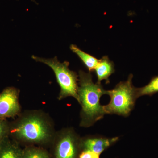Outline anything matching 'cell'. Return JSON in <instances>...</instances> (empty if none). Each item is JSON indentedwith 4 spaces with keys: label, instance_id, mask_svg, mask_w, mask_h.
Here are the masks:
<instances>
[{
    "label": "cell",
    "instance_id": "obj_10",
    "mask_svg": "<svg viewBox=\"0 0 158 158\" xmlns=\"http://www.w3.org/2000/svg\"><path fill=\"white\" fill-rule=\"evenodd\" d=\"M70 48L71 50L76 54L81 60L82 62L89 71L92 72L94 70L98 63L99 59L80 49L77 46L74 44L71 45Z\"/></svg>",
    "mask_w": 158,
    "mask_h": 158
},
{
    "label": "cell",
    "instance_id": "obj_13",
    "mask_svg": "<svg viewBox=\"0 0 158 158\" xmlns=\"http://www.w3.org/2000/svg\"><path fill=\"white\" fill-rule=\"evenodd\" d=\"M9 131L7 123L4 119H0V141L7 137Z\"/></svg>",
    "mask_w": 158,
    "mask_h": 158
},
{
    "label": "cell",
    "instance_id": "obj_14",
    "mask_svg": "<svg viewBox=\"0 0 158 158\" xmlns=\"http://www.w3.org/2000/svg\"><path fill=\"white\" fill-rule=\"evenodd\" d=\"M100 155L90 151H83L78 158H99Z\"/></svg>",
    "mask_w": 158,
    "mask_h": 158
},
{
    "label": "cell",
    "instance_id": "obj_11",
    "mask_svg": "<svg viewBox=\"0 0 158 158\" xmlns=\"http://www.w3.org/2000/svg\"><path fill=\"white\" fill-rule=\"evenodd\" d=\"M157 93H158V75L153 77L149 83L144 87L136 89L138 98L144 95L152 96Z\"/></svg>",
    "mask_w": 158,
    "mask_h": 158
},
{
    "label": "cell",
    "instance_id": "obj_7",
    "mask_svg": "<svg viewBox=\"0 0 158 158\" xmlns=\"http://www.w3.org/2000/svg\"><path fill=\"white\" fill-rule=\"evenodd\" d=\"M118 139V137H90L81 141V148L83 151H90L100 155L105 150L117 142Z\"/></svg>",
    "mask_w": 158,
    "mask_h": 158
},
{
    "label": "cell",
    "instance_id": "obj_3",
    "mask_svg": "<svg viewBox=\"0 0 158 158\" xmlns=\"http://www.w3.org/2000/svg\"><path fill=\"white\" fill-rule=\"evenodd\" d=\"M32 58L37 62L48 65L53 71L61 88L59 97L60 99L67 97H73L79 102L78 76L76 73L69 69V62H59L56 57L52 59H45L33 56Z\"/></svg>",
    "mask_w": 158,
    "mask_h": 158
},
{
    "label": "cell",
    "instance_id": "obj_5",
    "mask_svg": "<svg viewBox=\"0 0 158 158\" xmlns=\"http://www.w3.org/2000/svg\"><path fill=\"white\" fill-rule=\"evenodd\" d=\"M18 94L14 88H6L0 94V119L13 117L19 113Z\"/></svg>",
    "mask_w": 158,
    "mask_h": 158
},
{
    "label": "cell",
    "instance_id": "obj_9",
    "mask_svg": "<svg viewBox=\"0 0 158 158\" xmlns=\"http://www.w3.org/2000/svg\"><path fill=\"white\" fill-rule=\"evenodd\" d=\"M23 151L8 137L0 141V158H23Z\"/></svg>",
    "mask_w": 158,
    "mask_h": 158
},
{
    "label": "cell",
    "instance_id": "obj_6",
    "mask_svg": "<svg viewBox=\"0 0 158 158\" xmlns=\"http://www.w3.org/2000/svg\"><path fill=\"white\" fill-rule=\"evenodd\" d=\"M81 142L75 135L68 131L60 138L56 148V158H77Z\"/></svg>",
    "mask_w": 158,
    "mask_h": 158
},
{
    "label": "cell",
    "instance_id": "obj_8",
    "mask_svg": "<svg viewBox=\"0 0 158 158\" xmlns=\"http://www.w3.org/2000/svg\"><path fill=\"white\" fill-rule=\"evenodd\" d=\"M94 71L97 77V84H101L102 81L103 80H105L107 84H108L110 83L109 77L115 72L114 63L109 57L104 56L99 59Z\"/></svg>",
    "mask_w": 158,
    "mask_h": 158
},
{
    "label": "cell",
    "instance_id": "obj_2",
    "mask_svg": "<svg viewBox=\"0 0 158 158\" xmlns=\"http://www.w3.org/2000/svg\"><path fill=\"white\" fill-rule=\"evenodd\" d=\"M133 74H131L127 81H121L113 89L107 90L110 98L109 103L103 106L106 114H116L127 117L132 111L138 99L137 88L132 84Z\"/></svg>",
    "mask_w": 158,
    "mask_h": 158
},
{
    "label": "cell",
    "instance_id": "obj_1",
    "mask_svg": "<svg viewBox=\"0 0 158 158\" xmlns=\"http://www.w3.org/2000/svg\"><path fill=\"white\" fill-rule=\"evenodd\" d=\"M78 95L82 106V126L90 127L103 118L106 114L100 100L107 94L101 84H94L90 73L80 71Z\"/></svg>",
    "mask_w": 158,
    "mask_h": 158
},
{
    "label": "cell",
    "instance_id": "obj_12",
    "mask_svg": "<svg viewBox=\"0 0 158 158\" xmlns=\"http://www.w3.org/2000/svg\"><path fill=\"white\" fill-rule=\"evenodd\" d=\"M23 158H50L48 153L40 148H28L23 151Z\"/></svg>",
    "mask_w": 158,
    "mask_h": 158
},
{
    "label": "cell",
    "instance_id": "obj_4",
    "mask_svg": "<svg viewBox=\"0 0 158 158\" xmlns=\"http://www.w3.org/2000/svg\"><path fill=\"white\" fill-rule=\"evenodd\" d=\"M11 133L20 140L33 143L45 142L50 137L47 125L37 116L24 118L12 129Z\"/></svg>",
    "mask_w": 158,
    "mask_h": 158
}]
</instances>
